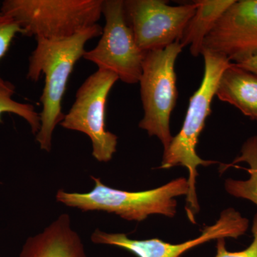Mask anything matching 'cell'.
I'll list each match as a JSON object with an SVG mask.
<instances>
[{
	"label": "cell",
	"mask_w": 257,
	"mask_h": 257,
	"mask_svg": "<svg viewBox=\"0 0 257 257\" xmlns=\"http://www.w3.org/2000/svg\"><path fill=\"white\" fill-rule=\"evenodd\" d=\"M204 50L235 62L257 53V0L235 1L206 37Z\"/></svg>",
	"instance_id": "cell-10"
},
{
	"label": "cell",
	"mask_w": 257,
	"mask_h": 257,
	"mask_svg": "<svg viewBox=\"0 0 257 257\" xmlns=\"http://www.w3.org/2000/svg\"><path fill=\"white\" fill-rule=\"evenodd\" d=\"M251 231L253 234L252 242L242 251L234 252L227 251L224 239H217L215 257H257V214L253 217Z\"/></svg>",
	"instance_id": "cell-17"
},
{
	"label": "cell",
	"mask_w": 257,
	"mask_h": 257,
	"mask_svg": "<svg viewBox=\"0 0 257 257\" xmlns=\"http://www.w3.org/2000/svg\"><path fill=\"white\" fill-rule=\"evenodd\" d=\"M204 72L200 87L189 100L188 109L183 125L179 133L173 137L170 147L164 152L160 168L168 170L176 166H183L189 172V191L187 195L186 212L189 220L196 224V216L199 211L196 179L199 166H209L216 163L213 161L202 160L198 156L197 147L199 136L205 126L206 120L211 114L213 98L223 72L231 63L220 54L204 50Z\"/></svg>",
	"instance_id": "cell-2"
},
{
	"label": "cell",
	"mask_w": 257,
	"mask_h": 257,
	"mask_svg": "<svg viewBox=\"0 0 257 257\" xmlns=\"http://www.w3.org/2000/svg\"><path fill=\"white\" fill-rule=\"evenodd\" d=\"M183 48L180 42H176L163 50L145 52L139 82L144 109L139 126L150 137H157L163 145L164 152L173 139L170 116L178 96L175 65Z\"/></svg>",
	"instance_id": "cell-5"
},
{
	"label": "cell",
	"mask_w": 257,
	"mask_h": 257,
	"mask_svg": "<svg viewBox=\"0 0 257 257\" xmlns=\"http://www.w3.org/2000/svg\"><path fill=\"white\" fill-rule=\"evenodd\" d=\"M195 13L186 25L179 42L190 47L194 57L202 55L204 41L216 23L235 0H199Z\"/></svg>",
	"instance_id": "cell-13"
},
{
	"label": "cell",
	"mask_w": 257,
	"mask_h": 257,
	"mask_svg": "<svg viewBox=\"0 0 257 257\" xmlns=\"http://www.w3.org/2000/svg\"><path fill=\"white\" fill-rule=\"evenodd\" d=\"M104 0H5L0 13L14 19L25 36L69 38L96 25Z\"/></svg>",
	"instance_id": "cell-4"
},
{
	"label": "cell",
	"mask_w": 257,
	"mask_h": 257,
	"mask_svg": "<svg viewBox=\"0 0 257 257\" xmlns=\"http://www.w3.org/2000/svg\"><path fill=\"white\" fill-rule=\"evenodd\" d=\"M234 64L257 75V53Z\"/></svg>",
	"instance_id": "cell-18"
},
{
	"label": "cell",
	"mask_w": 257,
	"mask_h": 257,
	"mask_svg": "<svg viewBox=\"0 0 257 257\" xmlns=\"http://www.w3.org/2000/svg\"><path fill=\"white\" fill-rule=\"evenodd\" d=\"M249 221L233 208L225 209L211 226H205L195 239L173 244L159 239H132L123 233H107L96 229L91 240L96 244L111 245L124 248L138 257H181L191 248L211 240L237 239L246 232Z\"/></svg>",
	"instance_id": "cell-9"
},
{
	"label": "cell",
	"mask_w": 257,
	"mask_h": 257,
	"mask_svg": "<svg viewBox=\"0 0 257 257\" xmlns=\"http://www.w3.org/2000/svg\"><path fill=\"white\" fill-rule=\"evenodd\" d=\"M105 25L97 45L85 51L83 58L98 69L112 72L126 84L140 82L145 53L140 50L125 16L123 0H104Z\"/></svg>",
	"instance_id": "cell-7"
},
{
	"label": "cell",
	"mask_w": 257,
	"mask_h": 257,
	"mask_svg": "<svg viewBox=\"0 0 257 257\" xmlns=\"http://www.w3.org/2000/svg\"><path fill=\"white\" fill-rule=\"evenodd\" d=\"M216 96L236 106L245 116L257 120V75L231 63L225 69Z\"/></svg>",
	"instance_id": "cell-12"
},
{
	"label": "cell",
	"mask_w": 257,
	"mask_h": 257,
	"mask_svg": "<svg viewBox=\"0 0 257 257\" xmlns=\"http://www.w3.org/2000/svg\"><path fill=\"white\" fill-rule=\"evenodd\" d=\"M241 156L235 159L229 165H221L220 172H224L230 167L236 164L245 162L249 167L247 171L249 178L246 180H236L227 179L224 187L230 195L236 198L247 199L257 206V136L251 137L243 144Z\"/></svg>",
	"instance_id": "cell-14"
},
{
	"label": "cell",
	"mask_w": 257,
	"mask_h": 257,
	"mask_svg": "<svg viewBox=\"0 0 257 257\" xmlns=\"http://www.w3.org/2000/svg\"><path fill=\"white\" fill-rule=\"evenodd\" d=\"M102 31L103 28L96 24L64 40L36 38V48L29 57L27 78L37 82L42 74L45 76V87L40 97L41 126L36 135L42 150H52L54 131L64 116L62 102L74 65L84 56L87 42L101 36Z\"/></svg>",
	"instance_id": "cell-1"
},
{
	"label": "cell",
	"mask_w": 257,
	"mask_h": 257,
	"mask_svg": "<svg viewBox=\"0 0 257 257\" xmlns=\"http://www.w3.org/2000/svg\"><path fill=\"white\" fill-rule=\"evenodd\" d=\"M24 31L20 25L8 15L0 14V60L5 57L15 37ZM0 77V80H2Z\"/></svg>",
	"instance_id": "cell-16"
},
{
	"label": "cell",
	"mask_w": 257,
	"mask_h": 257,
	"mask_svg": "<svg viewBox=\"0 0 257 257\" xmlns=\"http://www.w3.org/2000/svg\"><path fill=\"white\" fill-rule=\"evenodd\" d=\"M0 14H1V13H0Z\"/></svg>",
	"instance_id": "cell-19"
},
{
	"label": "cell",
	"mask_w": 257,
	"mask_h": 257,
	"mask_svg": "<svg viewBox=\"0 0 257 257\" xmlns=\"http://www.w3.org/2000/svg\"><path fill=\"white\" fill-rule=\"evenodd\" d=\"M20 257H88L82 239L72 229L68 214H62L42 232L30 236Z\"/></svg>",
	"instance_id": "cell-11"
},
{
	"label": "cell",
	"mask_w": 257,
	"mask_h": 257,
	"mask_svg": "<svg viewBox=\"0 0 257 257\" xmlns=\"http://www.w3.org/2000/svg\"><path fill=\"white\" fill-rule=\"evenodd\" d=\"M117 76L97 69L79 88L70 110L60 126L85 134L92 145V155L98 162H108L116 151L117 136L106 130V100Z\"/></svg>",
	"instance_id": "cell-6"
},
{
	"label": "cell",
	"mask_w": 257,
	"mask_h": 257,
	"mask_svg": "<svg viewBox=\"0 0 257 257\" xmlns=\"http://www.w3.org/2000/svg\"><path fill=\"white\" fill-rule=\"evenodd\" d=\"M94 188L88 192H68L61 189L56 199L69 207L82 211H99L114 214L125 220L142 221L152 214L173 217L177 213L175 198L187 195L189 187L184 177L150 190L128 192L111 188L101 179L91 177Z\"/></svg>",
	"instance_id": "cell-3"
},
{
	"label": "cell",
	"mask_w": 257,
	"mask_h": 257,
	"mask_svg": "<svg viewBox=\"0 0 257 257\" xmlns=\"http://www.w3.org/2000/svg\"><path fill=\"white\" fill-rule=\"evenodd\" d=\"M197 7V1L180 6H170L162 0L124 1L126 20L144 52L163 50L179 42Z\"/></svg>",
	"instance_id": "cell-8"
},
{
	"label": "cell",
	"mask_w": 257,
	"mask_h": 257,
	"mask_svg": "<svg viewBox=\"0 0 257 257\" xmlns=\"http://www.w3.org/2000/svg\"><path fill=\"white\" fill-rule=\"evenodd\" d=\"M15 91L11 82L3 79L0 80V124H3L2 115L4 113L16 114L30 124L32 134L36 136L41 126L40 114L32 104L15 101L13 98Z\"/></svg>",
	"instance_id": "cell-15"
}]
</instances>
